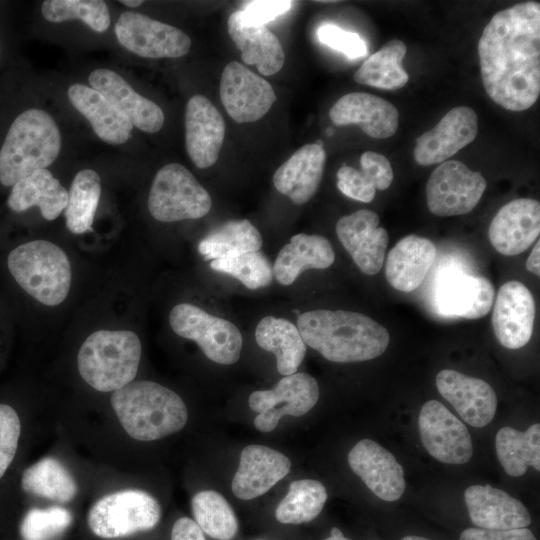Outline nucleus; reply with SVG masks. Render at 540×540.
Here are the masks:
<instances>
[{
	"instance_id": "obj_21",
	"label": "nucleus",
	"mask_w": 540,
	"mask_h": 540,
	"mask_svg": "<svg viewBox=\"0 0 540 540\" xmlns=\"http://www.w3.org/2000/svg\"><path fill=\"white\" fill-rule=\"evenodd\" d=\"M225 135V122L211 101L203 95L192 96L186 105L185 143L192 162L201 169L214 165Z\"/></svg>"
},
{
	"instance_id": "obj_3",
	"label": "nucleus",
	"mask_w": 540,
	"mask_h": 540,
	"mask_svg": "<svg viewBox=\"0 0 540 540\" xmlns=\"http://www.w3.org/2000/svg\"><path fill=\"white\" fill-rule=\"evenodd\" d=\"M111 405L127 434L139 441H153L174 434L188 419L182 398L153 381L130 382L114 391Z\"/></svg>"
},
{
	"instance_id": "obj_2",
	"label": "nucleus",
	"mask_w": 540,
	"mask_h": 540,
	"mask_svg": "<svg viewBox=\"0 0 540 540\" xmlns=\"http://www.w3.org/2000/svg\"><path fill=\"white\" fill-rule=\"evenodd\" d=\"M296 327L305 344L336 363L374 359L385 352L390 342L384 326L353 311H307L299 315Z\"/></svg>"
},
{
	"instance_id": "obj_45",
	"label": "nucleus",
	"mask_w": 540,
	"mask_h": 540,
	"mask_svg": "<svg viewBox=\"0 0 540 540\" xmlns=\"http://www.w3.org/2000/svg\"><path fill=\"white\" fill-rule=\"evenodd\" d=\"M317 36L321 43L345 54L350 59L360 58L367 54V45L357 33L343 30L336 25L321 26L317 31Z\"/></svg>"
},
{
	"instance_id": "obj_55",
	"label": "nucleus",
	"mask_w": 540,
	"mask_h": 540,
	"mask_svg": "<svg viewBox=\"0 0 540 540\" xmlns=\"http://www.w3.org/2000/svg\"><path fill=\"white\" fill-rule=\"evenodd\" d=\"M325 540H351V539H348V538L343 536L341 538L328 537Z\"/></svg>"
},
{
	"instance_id": "obj_43",
	"label": "nucleus",
	"mask_w": 540,
	"mask_h": 540,
	"mask_svg": "<svg viewBox=\"0 0 540 540\" xmlns=\"http://www.w3.org/2000/svg\"><path fill=\"white\" fill-rule=\"evenodd\" d=\"M72 514L66 508H33L24 516L20 534L24 540H55L71 525Z\"/></svg>"
},
{
	"instance_id": "obj_52",
	"label": "nucleus",
	"mask_w": 540,
	"mask_h": 540,
	"mask_svg": "<svg viewBox=\"0 0 540 540\" xmlns=\"http://www.w3.org/2000/svg\"><path fill=\"white\" fill-rule=\"evenodd\" d=\"M120 3L128 6V7H138L140 6L143 1L140 0H121Z\"/></svg>"
},
{
	"instance_id": "obj_24",
	"label": "nucleus",
	"mask_w": 540,
	"mask_h": 540,
	"mask_svg": "<svg viewBox=\"0 0 540 540\" xmlns=\"http://www.w3.org/2000/svg\"><path fill=\"white\" fill-rule=\"evenodd\" d=\"M465 503L474 525L483 529L526 528L531 523L522 502L491 485H472L465 490Z\"/></svg>"
},
{
	"instance_id": "obj_20",
	"label": "nucleus",
	"mask_w": 540,
	"mask_h": 540,
	"mask_svg": "<svg viewBox=\"0 0 540 540\" xmlns=\"http://www.w3.org/2000/svg\"><path fill=\"white\" fill-rule=\"evenodd\" d=\"M439 393L469 425H488L497 409V396L486 381L455 370L444 369L436 376Z\"/></svg>"
},
{
	"instance_id": "obj_41",
	"label": "nucleus",
	"mask_w": 540,
	"mask_h": 540,
	"mask_svg": "<svg viewBox=\"0 0 540 540\" xmlns=\"http://www.w3.org/2000/svg\"><path fill=\"white\" fill-rule=\"evenodd\" d=\"M41 11L46 20L54 23L79 19L96 32L110 26L108 6L101 0H46Z\"/></svg>"
},
{
	"instance_id": "obj_54",
	"label": "nucleus",
	"mask_w": 540,
	"mask_h": 540,
	"mask_svg": "<svg viewBox=\"0 0 540 540\" xmlns=\"http://www.w3.org/2000/svg\"><path fill=\"white\" fill-rule=\"evenodd\" d=\"M401 540H430V539L421 537V536L409 535V536L403 537Z\"/></svg>"
},
{
	"instance_id": "obj_30",
	"label": "nucleus",
	"mask_w": 540,
	"mask_h": 540,
	"mask_svg": "<svg viewBox=\"0 0 540 540\" xmlns=\"http://www.w3.org/2000/svg\"><path fill=\"white\" fill-rule=\"evenodd\" d=\"M68 97L101 140L116 145L129 139L133 125L101 93L83 84H73Z\"/></svg>"
},
{
	"instance_id": "obj_46",
	"label": "nucleus",
	"mask_w": 540,
	"mask_h": 540,
	"mask_svg": "<svg viewBox=\"0 0 540 540\" xmlns=\"http://www.w3.org/2000/svg\"><path fill=\"white\" fill-rule=\"evenodd\" d=\"M337 187L347 197L361 202H371L376 188L366 173L343 165L337 171Z\"/></svg>"
},
{
	"instance_id": "obj_50",
	"label": "nucleus",
	"mask_w": 540,
	"mask_h": 540,
	"mask_svg": "<svg viewBox=\"0 0 540 540\" xmlns=\"http://www.w3.org/2000/svg\"><path fill=\"white\" fill-rule=\"evenodd\" d=\"M171 540H206L197 523L188 518H179L173 525Z\"/></svg>"
},
{
	"instance_id": "obj_33",
	"label": "nucleus",
	"mask_w": 540,
	"mask_h": 540,
	"mask_svg": "<svg viewBox=\"0 0 540 540\" xmlns=\"http://www.w3.org/2000/svg\"><path fill=\"white\" fill-rule=\"evenodd\" d=\"M255 339L262 349L275 355L280 374L296 373L306 353V344L296 325L285 318L263 317L257 324Z\"/></svg>"
},
{
	"instance_id": "obj_10",
	"label": "nucleus",
	"mask_w": 540,
	"mask_h": 540,
	"mask_svg": "<svg viewBox=\"0 0 540 540\" xmlns=\"http://www.w3.org/2000/svg\"><path fill=\"white\" fill-rule=\"evenodd\" d=\"M487 182L480 172L464 163L447 160L431 173L426 185L427 205L441 217L467 214L480 201Z\"/></svg>"
},
{
	"instance_id": "obj_17",
	"label": "nucleus",
	"mask_w": 540,
	"mask_h": 540,
	"mask_svg": "<svg viewBox=\"0 0 540 540\" xmlns=\"http://www.w3.org/2000/svg\"><path fill=\"white\" fill-rule=\"evenodd\" d=\"M378 225V215L367 209L343 216L336 224L339 241L367 275H375L382 269L389 241L387 231Z\"/></svg>"
},
{
	"instance_id": "obj_19",
	"label": "nucleus",
	"mask_w": 540,
	"mask_h": 540,
	"mask_svg": "<svg viewBox=\"0 0 540 540\" xmlns=\"http://www.w3.org/2000/svg\"><path fill=\"white\" fill-rule=\"evenodd\" d=\"M540 203L531 198L514 199L492 219L488 238L502 255L514 256L527 250L539 237Z\"/></svg>"
},
{
	"instance_id": "obj_49",
	"label": "nucleus",
	"mask_w": 540,
	"mask_h": 540,
	"mask_svg": "<svg viewBox=\"0 0 540 540\" xmlns=\"http://www.w3.org/2000/svg\"><path fill=\"white\" fill-rule=\"evenodd\" d=\"M460 540H536V538L528 528L508 530L467 528L462 531Z\"/></svg>"
},
{
	"instance_id": "obj_5",
	"label": "nucleus",
	"mask_w": 540,
	"mask_h": 540,
	"mask_svg": "<svg viewBox=\"0 0 540 540\" xmlns=\"http://www.w3.org/2000/svg\"><path fill=\"white\" fill-rule=\"evenodd\" d=\"M141 342L132 331L98 330L82 343L77 364L81 377L100 392L116 391L136 377Z\"/></svg>"
},
{
	"instance_id": "obj_28",
	"label": "nucleus",
	"mask_w": 540,
	"mask_h": 540,
	"mask_svg": "<svg viewBox=\"0 0 540 540\" xmlns=\"http://www.w3.org/2000/svg\"><path fill=\"white\" fill-rule=\"evenodd\" d=\"M436 257L434 243L417 235L402 238L389 252L385 276L398 291L409 293L418 288Z\"/></svg>"
},
{
	"instance_id": "obj_15",
	"label": "nucleus",
	"mask_w": 540,
	"mask_h": 540,
	"mask_svg": "<svg viewBox=\"0 0 540 540\" xmlns=\"http://www.w3.org/2000/svg\"><path fill=\"white\" fill-rule=\"evenodd\" d=\"M478 133V116L467 106L447 112L431 130L416 138L413 157L417 164H441L472 143Z\"/></svg>"
},
{
	"instance_id": "obj_12",
	"label": "nucleus",
	"mask_w": 540,
	"mask_h": 540,
	"mask_svg": "<svg viewBox=\"0 0 540 540\" xmlns=\"http://www.w3.org/2000/svg\"><path fill=\"white\" fill-rule=\"evenodd\" d=\"M114 31L125 49L145 58H178L191 47L190 37L180 29L136 12H123Z\"/></svg>"
},
{
	"instance_id": "obj_6",
	"label": "nucleus",
	"mask_w": 540,
	"mask_h": 540,
	"mask_svg": "<svg viewBox=\"0 0 540 540\" xmlns=\"http://www.w3.org/2000/svg\"><path fill=\"white\" fill-rule=\"evenodd\" d=\"M7 264L18 285L40 303L56 306L67 297L71 265L56 244L46 240L21 244L9 253Z\"/></svg>"
},
{
	"instance_id": "obj_53",
	"label": "nucleus",
	"mask_w": 540,
	"mask_h": 540,
	"mask_svg": "<svg viewBox=\"0 0 540 540\" xmlns=\"http://www.w3.org/2000/svg\"><path fill=\"white\" fill-rule=\"evenodd\" d=\"M343 533L341 532V530L337 527H333L331 530H330V537H334V538H341L343 537Z\"/></svg>"
},
{
	"instance_id": "obj_42",
	"label": "nucleus",
	"mask_w": 540,
	"mask_h": 540,
	"mask_svg": "<svg viewBox=\"0 0 540 540\" xmlns=\"http://www.w3.org/2000/svg\"><path fill=\"white\" fill-rule=\"evenodd\" d=\"M210 267L229 274L252 290L266 287L273 279V268L266 256L259 251L215 259L211 261Z\"/></svg>"
},
{
	"instance_id": "obj_40",
	"label": "nucleus",
	"mask_w": 540,
	"mask_h": 540,
	"mask_svg": "<svg viewBox=\"0 0 540 540\" xmlns=\"http://www.w3.org/2000/svg\"><path fill=\"white\" fill-rule=\"evenodd\" d=\"M195 522L203 533L217 540H231L238 531L236 515L218 492L200 491L191 502Z\"/></svg>"
},
{
	"instance_id": "obj_13",
	"label": "nucleus",
	"mask_w": 540,
	"mask_h": 540,
	"mask_svg": "<svg viewBox=\"0 0 540 540\" xmlns=\"http://www.w3.org/2000/svg\"><path fill=\"white\" fill-rule=\"evenodd\" d=\"M421 441L427 452L446 464L467 463L473 446L467 427L437 400L427 401L418 417Z\"/></svg>"
},
{
	"instance_id": "obj_1",
	"label": "nucleus",
	"mask_w": 540,
	"mask_h": 540,
	"mask_svg": "<svg viewBox=\"0 0 540 540\" xmlns=\"http://www.w3.org/2000/svg\"><path fill=\"white\" fill-rule=\"evenodd\" d=\"M478 55L488 96L506 110L530 108L540 94V4L497 12L482 32Z\"/></svg>"
},
{
	"instance_id": "obj_37",
	"label": "nucleus",
	"mask_w": 540,
	"mask_h": 540,
	"mask_svg": "<svg viewBox=\"0 0 540 540\" xmlns=\"http://www.w3.org/2000/svg\"><path fill=\"white\" fill-rule=\"evenodd\" d=\"M21 486L27 493L62 503L71 501L78 489L70 472L53 457H44L28 467Z\"/></svg>"
},
{
	"instance_id": "obj_25",
	"label": "nucleus",
	"mask_w": 540,
	"mask_h": 540,
	"mask_svg": "<svg viewBox=\"0 0 540 540\" xmlns=\"http://www.w3.org/2000/svg\"><path fill=\"white\" fill-rule=\"evenodd\" d=\"M92 88L101 93L130 123L138 129L158 132L164 124L162 109L135 92L116 72L99 68L89 75Z\"/></svg>"
},
{
	"instance_id": "obj_47",
	"label": "nucleus",
	"mask_w": 540,
	"mask_h": 540,
	"mask_svg": "<svg viewBox=\"0 0 540 540\" xmlns=\"http://www.w3.org/2000/svg\"><path fill=\"white\" fill-rule=\"evenodd\" d=\"M292 1L259 0L247 2L243 10H239L240 18L246 25L263 26L276 17L287 12Z\"/></svg>"
},
{
	"instance_id": "obj_11",
	"label": "nucleus",
	"mask_w": 540,
	"mask_h": 540,
	"mask_svg": "<svg viewBox=\"0 0 540 540\" xmlns=\"http://www.w3.org/2000/svg\"><path fill=\"white\" fill-rule=\"evenodd\" d=\"M319 386L314 377L307 373L284 376L269 390H258L250 394L248 404L258 415L254 425L261 432L275 429L285 415L302 416L318 402Z\"/></svg>"
},
{
	"instance_id": "obj_56",
	"label": "nucleus",
	"mask_w": 540,
	"mask_h": 540,
	"mask_svg": "<svg viewBox=\"0 0 540 540\" xmlns=\"http://www.w3.org/2000/svg\"><path fill=\"white\" fill-rule=\"evenodd\" d=\"M0 55H1V51H0Z\"/></svg>"
},
{
	"instance_id": "obj_23",
	"label": "nucleus",
	"mask_w": 540,
	"mask_h": 540,
	"mask_svg": "<svg viewBox=\"0 0 540 540\" xmlns=\"http://www.w3.org/2000/svg\"><path fill=\"white\" fill-rule=\"evenodd\" d=\"M290 467V459L281 452L264 445H248L241 452L232 492L242 500L263 495L289 473Z\"/></svg>"
},
{
	"instance_id": "obj_27",
	"label": "nucleus",
	"mask_w": 540,
	"mask_h": 540,
	"mask_svg": "<svg viewBox=\"0 0 540 540\" xmlns=\"http://www.w3.org/2000/svg\"><path fill=\"white\" fill-rule=\"evenodd\" d=\"M326 162L323 146L306 144L294 152L274 173L273 183L293 203H307L317 192Z\"/></svg>"
},
{
	"instance_id": "obj_39",
	"label": "nucleus",
	"mask_w": 540,
	"mask_h": 540,
	"mask_svg": "<svg viewBox=\"0 0 540 540\" xmlns=\"http://www.w3.org/2000/svg\"><path fill=\"white\" fill-rule=\"evenodd\" d=\"M327 500L325 486L314 479L295 480L279 502L275 516L283 524H302L315 519Z\"/></svg>"
},
{
	"instance_id": "obj_8",
	"label": "nucleus",
	"mask_w": 540,
	"mask_h": 540,
	"mask_svg": "<svg viewBox=\"0 0 540 540\" xmlns=\"http://www.w3.org/2000/svg\"><path fill=\"white\" fill-rule=\"evenodd\" d=\"M211 206L207 190L183 165L169 163L156 173L148 196V209L156 220L198 219L205 216Z\"/></svg>"
},
{
	"instance_id": "obj_18",
	"label": "nucleus",
	"mask_w": 540,
	"mask_h": 540,
	"mask_svg": "<svg viewBox=\"0 0 540 540\" xmlns=\"http://www.w3.org/2000/svg\"><path fill=\"white\" fill-rule=\"evenodd\" d=\"M348 463L378 498L392 502L404 493V471L394 455L371 439H362L350 450Z\"/></svg>"
},
{
	"instance_id": "obj_35",
	"label": "nucleus",
	"mask_w": 540,
	"mask_h": 540,
	"mask_svg": "<svg viewBox=\"0 0 540 540\" xmlns=\"http://www.w3.org/2000/svg\"><path fill=\"white\" fill-rule=\"evenodd\" d=\"M262 244L261 234L249 220H230L210 231L198 250L205 260H215L259 251Z\"/></svg>"
},
{
	"instance_id": "obj_22",
	"label": "nucleus",
	"mask_w": 540,
	"mask_h": 540,
	"mask_svg": "<svg viewBox=\"0 0 540 540\" xmlns=\"http://www.w3.org/2000/svg\"><path fill=\"white\" fill-rule=\"evenodd\" d=\"M329 117L337 126L358 125L375 139L393 136L399 124V112L392 103L364 92L343 95L331 107Z\"/></svg>"
},
{
	"instance_id": "obj_14",
	"label": "nucleus",
	"mask_w": 540,
	"mask_h": 540,
	"mask_svg": "<svg viewBox=\"0 0 540 540\" xmlns=\"http://www.w3.org/2000/svg\"><path fill=\"white\" fill-rule=\"evenodd\" d=\"M220 98L228 115L237 123L261 119L277 100L268 81L236 61L223 69Z\"/></svg>"
},
{
	"instance_id": "obj_36",
	"label": "nucleus",
	"mask_w": 540,
	"mask_h": 540,
	"mask_svg": "<svg viewBox=\"0 0 540 540\" xmlns=\"http://www.w3.org/2000/svg\"><path fill=\"white\" fill-rule=\"evenodd\" d=\"M407 52L404 42L393 39L372 54L355 72L353 79L380 89H400L408 82L409 76L401 62Z\"/></svg>"
},
{
	"instance_id": "obj_9",
	"label": "nucleus",
	"mask_w": 540,
	"mask_h": 540,
	"mask_svg": "<svg viewBox=\"0 0 540 540\" xmlns=\"http://www.w3.org/2000/svg\"><path fill=\"white\" fill-rule=\"evenodd\" d=\"M169 322L177 335L195 341L211 361L223 365L238 361L242 335L230 321L193 304L180 303L170 311Z\"/></svg>"
},
{
	"instance_id": "obj_34",
	"label": "nucleus",
	"mask_w": 540,
	"mask_h": 540,
	"mask_svg": "<svg viewBox=\"0 0 540 540\" xmlns=\"http://www.w3.org/2000/svg\"><path fill=\"white\" fill-rule=\"evenodd\" d=\"M497 458L505 472L512 477L523 475L528 467L540 470V424L526 431L512 427L499 429L495 437Z\"/></svg>"
},
{
	"instance_id": "obj_32",
	"label": "nucleus",
	"mask_w": 540,
	"mask_h": 540,
	"mask_svg": "<svg viewBox=\"0 0 540 540\" xmlns=\"http://www.w3.org/2000/svg\"><path fill=\"white\" fill-rule=\"evenodd\" d=\"M68 192L47 169H39L12 186L7 204L14 212L38 206L46 220L56 219L65 209Z\"/></svg>"
},
{
	"instance_id": "obj_31",
	"label": "nucleus",
	"mask_w": 540,
	"mask_h": 540,
	"mask_svg": "<svg viewBox=\"0 0 540 540\" xmlns=\"http://www.w3.org/2000/svg\"><path fill=\"white\" fill-rule=\"evenodd\" d=\"M335 261L331 243L321 235H294L279 251L273 274L282 285L292 284L306 269H326Z\"/></svg>"
},
{
	"instance_id": "obj_51",
	"label": "nucleus",
	"mask_w": 540,
	"mask_h": 540,
	"mask_svg": "<svg viewBox=\"0 0 540 540\" xmlns=\"http://www.w3.org/2000/svg\"><path fill=\"white\" fill-rule=\"evenodd\" d=\"M539 249H540V242L539 240H537V243L536 245H534L527 261H526V269L533 273L534 275L536 276H539L540 275V259H539V256H540V252H539Z\"/></svg>"
},
{
	"instance_id": "obj_48",
	"label": "nucleus",
	"mask_w": 540,
	"mask_h": 540,
	"mask_svg": "<svg viewBox=\"0 0 540 540\" xmlns=\"http://www.w3.org/2000/svg\"><path fill=\"white\" fill-rule=\"evenodd\" d=\"M361 171L366 173L376 190H386L392 183L393 170L389 160L382 154L366 151L360 157Z\"/></svg>"
},
{
	"instance_id": "obj_7",
	"label": "nucleus",
	"mask_w": 540,
	"mask_h": 540,
	"mask_svg": "<svg viewBox=\"0 0 540 540\" xmlns=\"http://www.w3.org/2000/svg\"><path fill=\"white\" fill-rule=\"evenodd\" d=\"M161 508L149 493L128 489L100 498L88 513L90 530L105 539L122 538L153 529Z\"/></svg>"
},
{
	"instance_id": "obj_16",
	"label": "nucleus",
	"mask_w": 540,
	"mask_h": 540,
	"mask_svg": "<svg viewBox=\"0 0 540 540\" xmlns=\"http://www.w3.org/2000/svg\"><path fill=\"white\" fill-rule=\"evenodd\" d=\"M535 301L529 289L519 281H508L498 290L492 325L499 343L508 349L525 346L532 335Z\"/></svg>"
},
{
	"instance_id": "obj_38",
	"label": "nucleus",
	"mask_w": 540,
	"mask_h": 540,
	"mask_svg": "<svg viewBox=\"0 0 540 540\" xmlns=\"http://www.w3.org/2000/svg\"><path fill=\"white\" fill-rule=\"evenodd\" d=\"M101 195V180L92 169L79 171L74 177L64 209L68 230L74 234L92 231Z\"/></svg>"
},
{
	"instance_id": "obj_26",
	"label": "nucleus",
	"mask_w": 540,
	"mask_h": 540,
	"mask_svg": "<svg viewBox=\"0 0 540 540\" xmlns=\"http://www.w3.org/2000/svg\"><path fill=\"white\" fill-rule=\"evenodd\" d=\"M494 297V287L487 278L454 272L442 280L437 305L444 315L478 319L489 313Z\"/></svg>"
},
{
	"instance_id": "obj_29",
	"label": "nucleus",
	"mask_w": 540,
	"mask_h": 540,
	"mask_svg": "<svg viewBox=\"0 0 540 540\" xmlns=\"http://www.w3.org/2000/svg\"><path fill=\"white\" fill-rule=\"evenodd\" d=\"M228 33L241 51L243 62L256 65L260 74L271 76L283 67L285 62L283 47L277 36L265 25L244 24L238 10L228 18Z\"/></svg>"
},
{
	"instance_id": "obj_44",
	"label": "nucleus",
	"mask_w": 540,
	"mask_h": 540,
	"mask_svg": "<svg viewBox=\"0 0 540 540\" xmlns=\"http://www.w3.org/2000/svg\"><path fill=\"white\" fill-rule=\"evenodd\" d=\"M20 433L17 412L9 405L0 404V478L14 459Z\"/></svg>"
},
{
	"instance_id": "obj_4",
	"label": "nucleus",
	"mask_w": 540,
	"mask_h": 540,
	"mask_svg": "<svg viewBox=\"0 0 540 540\" xmlns=\"http://www.w3.org/2000/svg\"><path fill=\"white\" fill-rule=\"evenodd\" d=\"M61 149V135L52 116L28 109L10 125L0 149V182L13 186L39 169H46Z\"/></svg>"
}]
</instances>
